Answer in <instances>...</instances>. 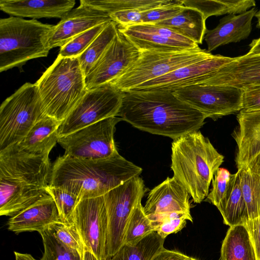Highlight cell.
Listing matches in <instances>:
<instances>
[{
  "label": "cell",
  "mask_w": 260,
  "mask_h": 260,
  "mask_svg": "<svg viewBox=\"0 0 260 260\" xmlns=\"http://www.w3.org/2000/svg\"><path fill=\"white\" fill-rule=\"evenodd\" d=\"M139 50L120 32L85 77L87 90L111 83L138 59Z\"/></svg>",
  "instance_id": "cell-14"
},
{
  "label": "cell",
  "mask_w": 260,
  "mask_h": 260,
  "mask_svg": "<svg viewBox=\"0 0 260 260\" xmlns=\"http://www.w3.org/2000/svg\"><path fill=\"white\" fill-rule=\"evenodd\" d=\"M243 91L223 85L197 84L173 92L179 100L215 120L242 109Z\"/></svg>",
  "instance_id": "cell-11"
},
{
  "label": "cell",
  "mask_w": 260,
  "mask_h": 260,
  "mask_svg": "<svg viewBox=\"0 0 260 260\" xmlns=\"http://www.w3.org/2000/svg\"><path fill=\"white\" fill-rule=\"evenodd\" d=\"M117 116L107 118L65 136L57 142L64 149L65 155L86 159H102L118 153L114 142Z\"/></svg>",
  "instance_id": "cell-10"
},
{
  "label": "cell",
  "mask_w": 260,
  "mask_h": 260,
  "mask_svg": "<svg viewBox=\"0 0 260 260\" xmlns=\"http://www.w3.org/2000/svg\"><path fill=\"white\" fill-rule=\"evenodd\" d=\"M55 25L11 16L0 19V72L21 69L29 60L47 57Z\"/></svg>",
  "instance_id": "cell-5"
},
{
  "label": "cell",
  "mask_w": 260,
  "mask_h": 260,
  "mask_svg": "<svg viewBox=\"0 0 260 260\" xmlns=\"http://www.w3.org/2000/svg\"><path fill=\"white\" fill-rule=\"evenodd\" d=\"M255 16L256 17L257 19V27L260 28V10L258 11H257L255 15Z\"/></svg>",
  "instance_id": "cell-50"
},
{
  "label": "cell",
  "mask_w": 260,
  "mask_h": 260,
  "mask_svg": "<svg viewBox=\"0 0 260 260\" xmlns=\"http://www.w3.org/2000/svg\"><path fill=\"white\" fill-rule=\"evenodd\" d=\"M124 92L109 83L87 90L62 121L58 138L65 136L108 117L116 116Z\"/></svg>",
  "instance_id": "cell-9"
},
{
  "label": "cell",
  "mask_w": 260,
  "mask_h": 260,
  "mask_svg": "<svg viewBox=\"0 0 260 260\" xmlns=\"http://www.w3.org/2000/svg\"><path fill=\"white\" fill-rule=\"evenodd\" d=\"M46 189L55 202L61 221L67 225L74 224V211L81 199L75 194L60 187L49 185Z\"/></svg>",
  "instance_id": "cell-37"
},
{
  "label": "cell",
  "mask_w": 260,
  "mask_h": 260,
  "mask_svg": "<svg viewBox=\"0 0 260 260\" xmlns=\"http://www.w3.org/2000/svg\"><path fill=\"white\" fill-rule=\"evenodd\" d=\"M75 4L74 0H1L0 9L12 16L60 19Z\"/></svg>",
  "instance_id": "cell-23"
},
{
  "label": "cell",
  "mask_w": 260,
  "mask_h": 260,
  "mask_svg": "<svg viewBox=\"0 0 260 260\" xmlns=\"http://www.w3.org/2000/svg\"><path fill=\"white\" fill-rule=\"evenodd\" d=\"M116 116L139 129L173 140L199 131L206 118L168 91L125 92Z\"/></svg>",
  "instance_id": "cell-1"
},
{
  "label": "cell",
  "mask_w": 260,
  "mask_h": 260,
  "mask_svg": "<svg viewBox=\"0 0 260 260\" xmlns=\"http://www.w3.org/2000/svg\"><path fill=\"white\" fill-rule=\"evenodd\" d=\"M243 91L242 109L260 110V85Z\"/></svg>",
  "instance_id": "cell-43"
},
{
  "label": "cell",
  "mask_w": 260,
  "mask_h": 260,
  "mask_svg": "<svg viewBox=\"0 0 260 260\" xmlns=\"http://www.w3.org/2000/svg\"><path fill=\"white\" fill-rule=\"evenodd\" d=\"M55 25L49 39L51 49L62 47L75 37L97 25L112 21L110 15L80 1Z\"/></svg>",
  "instance_id": "cell-17"
},
{
  "label": "cell",
  "mask_w": 260,
  "mask_h": 260,
  "mask_svg": "<svg viewBox=\"0 0 260 260\" xmlns=\"http://www.w3.org/2000/svg\"><path fill=\"white\" fill-rule=\"evenodd\" d=\"M234 58L212 54L145 82L131 90L174 92L184 87L202 84L210 75L232 61Z\"/></svg>",
  "instance_id": "cell-15"
},
{
  "label": "cell",
  "mask_w": 260,
  "mask_h": 260,
  "mask_svg": "<svg viewBox=\"0 0 260 260\" xmlns=\"http://www.w3.org/2000/svg\"><path fill=\"white\" fill-rule=\"evenodd\" d=\"M255 249L257 259L260 260V217L249 220L245 224Z\"/></svg>",
  "instance_id": "cell-44"
},
{
  "label": "cell",
  "mask_w": 260,
  "mask_h": 260,
  "mask_svg": "<svg viewBox=\"0 0 260 260\" xmlns=\"http://www.w3.org/2000/svg\"><path fill=\"white\" fill-rule=\"evenodd\" d=\"M249 220L260 217V177L245 169L238 170Z\"/></svg>",
  "instance_id": "cell-33"
},
{
  "label": "cell",
  "mask_w": 260,
  "mask_h": 260,
  "mask_svg": "<svg viewBox=\"0 0 260 260\" xmlns=\"http://www.w3.org/2000/svg\"><path fill=\"white\" fill-rule=\"evenodd\" d=\"M62 121L46 115L39 120L16 145L29 152L49 154L57 142L58 130Z\"/></svg>",
  "instance_id": "cell-25"
},
{
  "label": "cell",
  "mask_w": 260,
  "mask_h": 260,
  "mask_svg": "<svg viewBox=\"0 0 260 260\" xmlns=\"http://www.w3.org/2000/svg\"><path fill=\"white\" fill-rule=\"evenodd\" d=\"M142 169L119 153L106 159H86L64 154L52 167L49 186L60 187L80 199L102 196L128 180L140 176Z\"/></svg>",
  "instance_id": "cell-2"
},
{
  "label": "cell",
  "mask_w": 260,
  "mask_h": 260,
  "mask_svg": "<svg viewBox=\"0 0 260 260\" xmlns=\"http://www.w3.org/2000/svg\"><path fill=\"white\" fill-rule=\"evenodd\" d=\"M140 10H125L119 11L110 14L112 21L120 27H125L142 23L143 13Z\"/></svg>",
  "instance_id": "cell-42"
},
{
  "label": "cell",
  "mask_w": 260,
  "mask_h": 260,
  "mask_svg": "<svg viewBox=\"0 0 260 260\" xmlns=\"http://www.w3.org/2000/svg\"><path fill=\"white\" fill-rule=\"evenodd\" d=\"M250 49L247 53L249 55H255L260 53V37L254 39L249 44Z\"/></svg>",
  "instance_id": "cell-47"
},
{
  "label": "cell",
  "mask_w": 260,
  "mask_h": 260,
  "mask_svg": "<svg viewBox=\"0 0 260 260\" xmlns=\"http://www.w3.org/2000/svg\"><path fill=\"white\" fill-rule=\"evenodd\" d=\"M173 0H81L109 15L121 10L147 11L170 4Z\"/></svg>",
  "instance_id": "cell-32"
},
{
  "label": "cell",
  "mask_w": 260,
  "mask_h": 260,
  "mask_svg": "<svg viewBox=\"0 0 260 260\" xmlns=\"http://www.w3.org/2000/svg\"><path fill=\"white\" fill-rule=\"evenodd\" d=\"M16 260H37L31 254L28 253H22L18 252H14Z\"/></svg>",
  "instance_id": "cell-48"
},
{
  "label": "cell",
  "mask_w": 260,
  "mask_h": 260,
  "mask_svg": "<svg viewBox=\"0 0 260 260\" xmlns=\"http://www.w3.org/2000/svg\"><path fill=\"white\" fill-rule=\"evenodd\" d=\"M118 30L140 52L148 50L184 51L199 47L194 41L171 29L156 24H140Z\"/></svg>",
  "instance_id": "cell-16"
},
{
  "label": "cell",
  "mask_w": 260,
  "mask_h": 260,
  "mask_svg": "<svg viewBox=\"0 0 260 260\" xmlns=\"http://www.w3.org/2000/svg\"><path fill=\"white\" fill-rule=\"evenodd\" d=\"M233 86L242 90L260 85V53L234 58L202 84Z\"/></svg>",
  "instance_id": "cell-18"
},
{
  "label": "cell",
  "mask_w": 260,
  "mask_h": 260,
  "mask_svg": "<svg viewBox=\"0 0 260 260\" xmlns=\"http://www.w3.org/2000/svg\"><path fill=\"white\" fill-rule=\"evenodd\" d=\"M48 229L62 244L83 254L84 247L74 224L67 225L58 221L50 224Z\"/></svg>",
  "instance_id": "cell-39"
},
{
  "label": "cell",
  "mask_w": 260,
  "mask_h": 260,
  "mask_svg": "<svg viewBox=\"0 0 260 260\" xmlns=\"http://www.w3.org/2000/svg\"><path fill=\"white\" fill-rule=\"evenodd\" d=\"M216 207L223 217L224 223L230 227L245 225L249 220L238 170L232 175L230 188Z\"/></svg>",
  "instance_id": "cell-26"
},
{
  "label": "cell",
  "mask_w": 260,
  "mask_h": 260,
  "mask_svg": "<svg viewBox=\"0 0 260 260\" xmlns=\"http://www.w3.org/2000/svg\"><path fill=\"white\" fill-rule=\"evenodd\" d=\"M61 221L57 206L48 193L8 222L9 230L19 234L24 232H40L53 223Z\"/></svg>",
  "instance_id": "cell-21"
},
{
  "label": "cell",
  "mask_w": 260,
  "mask_h": 260,
  "mask_svg": "<svg viewBox=\"0 0 260 260\" xmlns=\"http://www.w3.org/2000/svg\"><path fill=\"white\" fill-rule=\"evenodd\" d=\"M221 260H257L255 249L245 225L230 228L221 248Z\"/></svg>",
  "instance_id": "cell-28"
},
{
  "label": "cell",
  "mask_w": 260,
  "mask_h": 260,
  "mask_svg": "<svg viewBox=\"0 0 260 260\" xmlns=\"http://www.w3.org/2000/svg\"><path fill=\"white\" fill-rule=\"evenodd\" d=\"M237 119L239 125L232 136L238 146L235 161L238 170L260 153V110L242 109Z\"/></svg>",
  "instance_id": "cell-20"
},
{
  "label": "cell",
  "mask_w": 260,
  "mask_h": 260,
  "mask_svg": "<svg viewBox=\"0 0 260 260\" xmlns=\"http://www.w3.org/2000/svg\"><path fill=\"white\" fill-rule=\"evenodd\" d=\"M154 231L152 222L145 214L144 207L140 202L133 211L127 222L123 244L134 242Z\"/></svg>",
  "instance_id": "cell-36"
},
{
  "label": "cell",
  "mask_w": 260,
  "mask_h": 260,
  "mask_svg": "<svg viewBox=\"0 0 260 260\" xmlns=\"http://www.w3.org/2000/svg\"><path fill=\"white\" fill-rule=\"evenodd\" d=\"M42 237L44 252L39 260H83V255L58 241L48 227L39 232Z\"/></svg>",
  "instance_id": "cell-34"
},
{
  "label": "cell",
  "mask_w": 260,
  "mask_h": 260,
  "mask_svg": "<svg viewBox=\"0 0 260 260\" xmlns=\"http://www.w3.org/2000/svg\"><path fill=\"white\" fill-rule=\"evenodd\" d=\"M151 260H199L177 250L163 249Z\"/></svg>",
  "instance_id": "cell-45"
},
{
  "label": "cell",
  "mask_w": 260,
  "mask_h": 260,
  "mask_svg": "<svg viewBox=\"0 0 260 260\" xmlns=\"http://www.w3.org/2000/svg\"><path fill=\"white\" fill-rule=\"evenodd\" d=\"M165 240L152 232L134 242L123 244L114 255L103 260H151L165 248Z\"/></svg>",
  "instance_id": "cell-29"
},
{
  "label": "cell",
  "mask_w": 260,
  "mask_h": 260,
  "mask_svg": "<svg viewBox=\"0 0 260 260\" xmlns=\"http://www.w3.org/2000/svg\"><path fill=\"white\" fill-rule=\"evenodd\" d=\"M109 22L97 25L75 37L60 47L58 55L63 57H78L89 46Z\"/></svg>",
  "instance_id": "cell-38"
},
{
  "label": "cell",
  "mask_w": 260,
  "mask_h": 260,
  "mask_svg": "<svg viewBox=\"0 0 260 260\" xmlns=\"http://www.w3.org/2000/svg\"><path fill=\"white\" fill-rule=\"evenodd\" d=\"M171 168L174 177L186 189L195 203L208 196L214 174L224 156L199 131L173 140Z\"/></svg>",
  "instance_id": "cell-3"
},
{
  "label": "cell",
  "mask_w": 260,
  "mask_h": 260,
  "mask_svg": "<svg viewBox=\"0 0 260 260\" xmlns=\"http://www.w3.org/2000/svg\"><path fill=\"white\" fill-rule=\"evenodd\" d=\"M73 222L84 247L98 259L106 256L108 218L103 196L81 199L73 214Z\"/></svg>",
  "instance_id": "cell-13"
},
{
  "label": "cell",
  "mask_w": 260,
  "mask_h": 260,
  "mask_svg": "<svg viewBox=\"0 0 260 260\" xmlns=\"http://www.w3.org/2000/svg\"><path fill=\"white\" fill-rule=\"evenodd\" d=\"M232 175L224 168H219L212 179V188L206 200L217 207L225 197L231 185Z\"/></svg>",
  "instance_id": "cell-41"
},
{
  "label": "cell",
  "mask_w": 260,
  "mask_h": 260,
  "mask_svg": "<svg viewBox=\"0 0 260 260\" xmlns=\"http://www.w3.org/2000/svg\"><path fill=\"white\" fill-rule=\"evenodd\" d=\"M46 115L36 84H23L1 105L0 151L20 142Z\"/></svg>",
  "instance_id": "cell-6"
},
{
  "label": "cell",
  "mask_w": 260,
  "mask_h": 260,
  "mask_svg": "<svg viewBox=\"0 0 260 260\" xmlns=\"http://www.w3.org/2000/svg\"><path fill=\"white\" fill-rule=\"evenodd\" d=\"M206 20L199 10L184 6L174 17L154 24L169 28L197 44H202L207 30Z\"/></svg>",
  "instance_id": "cell-27"
},
{
  "label": "cell",
  "mask_w": 260,
  "mask_h": 260,
  "mask_svg": "<svg viewBox=\"0 0 260 260\" xmlns=\"http://www.w3.org/2000/svg\"><path fill=\"white\" fill-rule=\"evenodd\" d=\"M83 260H98V259L90 251L87 250H84L83 255Z\"/></svg>",
  "instance_id": "cell-49"
},
{
  "label": "cell",
  "mask_w": 260,
  "mask_h": 260,
  "mask_svg": "<svg viewBox=\"0 0 260 260\" xmlns=\"http://www.w3.org/2000/svg\"><path fill=\"white\" fill-rule=\"evenodd\" d=\"M145 192L143 180L136 176L103 195L108 218L105 258L114 255L123 244L129 217Z\"/></svg>",
  "instance_id": "cell-8"
},
{
  "label": "cell",
  "mask_w": 260,
  "mask_h": 260,
  "mask_svg": "<svg viewBox=\"0 0 260 260\" xmlns=\"http://www.w3.org/2000/svg\"><path fill=\"white\" fill-rule=\"evenodd\" d=\"M257 10L253 8L238 15H228L220 20L215 28L207 29L204 40L208 51L210 52L219 46L247 39L251 33L252 20Z\"/></svg>",
  "instance_id": "cell-22"
},
{
  "label": "cell",
  "mask_w": 260,
  "mask_h": 260,
  "mask_svg": "<svg viewBox=\"0 0 260 260\" xmlns=\"http://www.w3.org/2000/svg\"><path fill=\"white\" fill-rule=\"evenodd\" d=\"M47 193L45 188L0 178V215L13 217Z\"/></svg>",
  "instance_id": "cell-24"
},
{
  "label": "cell",
  "mask_w": 260,
  "mask_h": 260,
  "mask_svg": "<svg viewBox=\"0 0 260 260\" xmlns=\"http://www.w3.org/2000/svg\"><path fill=\"white\" fill-rule=\"evenodd\" d=\"M190 197L177 179L167 177L149 192L144 210L148 216L176 212L190 213Z\"/></svg>",
  "instance_id": "cell-19"
},
{
  "label": "cell",
  "mask_w": 260,
  "mask_h": 260,
  "mask_svg": "<svg viewBox=\"0 0 260 260\" xmlns=\"http://www.w3.org/2000/svg\"><path fill=\"white\" fill-rule=\"evenodd\" d=\"M183 4L200 11L206 20L211 16L242 14L256 5L253 0H183Z\"/></svg>",
  "instance_id": "cell-30"
},
{
  "label": "cell",
  "mask_w": 260,
  "mask_h": 260,
  "mask_svg": "<svg viewBox=\"0 0 260 260\" xmlns=\"http://www.w3.org/2000/svg\"><path fill=\"white\" fill-rule=\"evenodd\" d=\"M45 114L63 121L87 91L78 57L57 56L35 83Z\"/></svg>",
  "instance_id": "cell-4"
},
{
  "label": "cell",
  "mask_w": 260,
  "mask_h": 260,
  "mask_svg": "<svg viewBox=\"0 0 260 260\" xmlns=\"http://www.w3.org/2000/svg\"><path fill=\"white\" fill-rule=\"evenodd\" d=\"M211 55L208 50L199 47L184 51H142L136 62L111 84L120 91L127 92Z\"/></svg>",
  "instance_id": "cell-7"
},
{
  "label": "cell",
  "mask_w": 260,
  "mask_h": 260,
  "mask_svg": "<svg viewBox=\"0 0 260 260\" xmlns=\"http://www.w3.org/2000/svg\"><path fill=\"white\" fill-rule=\"evenodd\" d=\"M157 234L163 239L181 231L186 220L193 221L190 213L176 212L148 216Z\"/></svg>",
  "instance_id": "cell-35"
},
{
  "label": "cell",
  "mask_w": 260,
  "mask_h": 260,
  "mask_svg": "<svg viewBox=\"0 0 260 260\" xmlns=\"http://www.w3.org/2000/svg\"><path fill=\"white\" fill-rule=\"evenodd\" d=\"M183 8L182 0H173L170 4L144 11L142 23L154 24L168 20L175 16Z\"/></svg>",
  "instance_id": "cell-40"
},
{
  "label": "cell",
  "mask_w": 260,
  "mask_h": 260,
  "mask_svg": "<svg viewBox=\"0 0 260 260\" xmlns=\"http://www.w3.org/2000/svg\"><path fill=\"white\" fill-rule=\"evenodd\" d=\"M49 155L29 152L12 145L0 151V178L46 188L52 167Z\"/></svg>",
  "instance_id": "cell-12"
},
{
  "label": "cell",
  "mask_w": 260,
  "mask_h": 260,
  "mask_svg": "<svg viewBox=\"0 0 260 260\" xmlns=\"http://www.w3.org/2000/svg\"><path fill=\"white\" fill-rule=\"evenodd\" d=\"M245 169L260 177V153L253 157L248 163Z\"/></svg>",
  "instance_id": "cell-46"
},
{
  "label": "cell",
  "mask_w": 260,
  "mask_h": 260,
  "mask_svg": "<svg viewBox=\"0 0 260 260\" xmlns=\"http://www.w3.org/2000/svg\"><path fill=\"white\" fill-rule=\"evenodd\" d=\"M118 31L117 24L109 22L86 50L78 58L86 77L111 45Z\"/></svg>",
  "instance_id": "cell-31"
}]
</instances>
